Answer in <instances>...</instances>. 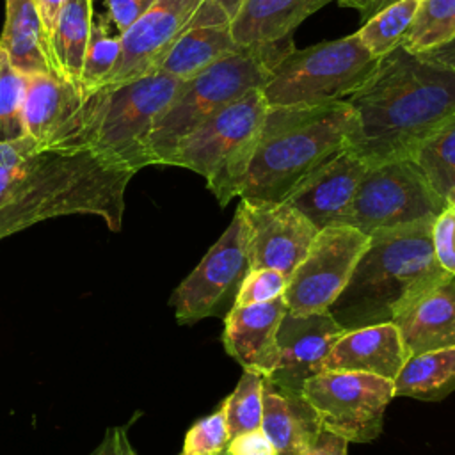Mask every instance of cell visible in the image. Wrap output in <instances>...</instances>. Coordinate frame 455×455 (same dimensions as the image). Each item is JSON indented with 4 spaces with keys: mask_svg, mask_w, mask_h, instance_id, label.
Returning a JSON list of instances; mask_svg holds the SVG:
<instances>
[{
    "mask_svg": "<svg viewBox=\"0 0 455 455\" xmlns=\"http://www.w3.org/2000/svg\"><path fill=\"white\" fill-rule=\"evenodd\" d=\"M135 171L89 146L0 142V240L60 215H98L119 231Z\"/></svg>",
    "mask_w": 455,
    "mask_h": 455,
    "instance_id": "obj_1",
    "label": "cell"
},
{
    "mask_svg": "<svg viewBox=\"0 0 455 455\" xmlns=\"http://www.w3.org/2000/svg\"><path fill=\"white\" fill-rule=\"evenodd\" d=\"M345 101L352 110L347 149L368 167L411 158L455 117V69L398 46Z\"/></svg>",
    "mask_w": 455,
    "mask_h": 455,
    "instance_id": "obj_2",
    "label": "cell"
},
{
    "mask_svg": "<svg viewBox=\"0 0 455 455\" xmlns=\"http://www.w3.org/2000/svg\"><path fill=\"white\" fill-rule=\"evenodd\" d=\"M432 224L421 220L368 236L345 288L327 309L343 331L395 323L450 275L435 259Z\"/></svg>",
    "mask_w": 455,
    "mask_h": 455,
    "instance_id": "obj_3",
    "label": "cell"
},
{
    "mask_svg": "<svg viewBox=\"0 0 455 455\" xmlns=\"http://www.w3.org/2000/svg\"><path fill=\"white\" fill-rule=\"evenodd\" d=\"M350 123L352 110L345 100L267 107L238 196L284 201L311 171L347 146Z\"/></svg>",
    "mask_w": 455,
    "mask_h": 455,
    "instance_id": "obj_4",
    "label": "cell"
},
{
    "mask_svg": "<svg viewBox=\"0 0 455 455\" xmlns=\"http://www.w3.org/2000/svg\"><path fill=\"white\" fill-rule=\"evenodd\" d=\"M181 82L167 73L155 71L80 96L59 146H89L135 172L140 171L149 165L146 155L148 135Z\"/></svg>",
    "mask_w": 455,
    "mask_h": 455,
    "instance_id": "obj_5",
    "label": "cell"
},
{
    "mask_svg": "<svg viewBox=\"0 0 455 455\" xmlns=\"http://www.w3.org/2000/svg\"><path fill=\"white\" fill-rule=\"evenodd\" d=\"M291 46L290 43L284 46L242 48L183 80L148 135V164L167 165L178 144L190 132L247 91L263 87L272 66Z\"/></svg>",
    "mask_w": 455,
    "mask_h": 455,
    "instance_id": "obj_6",
    "label": "cell"
},
{
    "mask_svg": "<svg viewBox=\"0 0 455 455\" xmlns=\"http://www.w3.org/2000/svg\"><path fill=\"white\" fill-rule=\"evenodd\" d=\"M267 107L261 87L247 91L190 132L178 144L167 165L201 174L219 204L226 206L238 196Z\"/></svg>",
    "mask_w": 455,
    "mask_h": 455,
    "instance_id": "obj_7",
    "label": "cell"
},
{
    "mask_svg": "<svg viewBox=\"0 0 455 455\" xmlns=\"http://www.w3.org/2000/svg\"><path fill=\"white\" fill-rule=\"evenodd\" d=\"M377 64L355 32L300 50L291 46L272 66L261 92L268 107L339 101L355 92Z\"/></svg>",
    "mask_w": 455,
    "mask_h": 455,
    "instance_id": "obj_8",
    "label": "cell"
},
{
    "mask_svg": "<svg viewBox=\"0 0 455 455\" xmlns=\"http://www.w3.org/2000/svg\"><path fill=\"white\" fill-rule=\"evenodd\" d=\"M448 203L428 185L411 158L391 160L366 169L339 224L364 235L434 220Z\"/></svg>",
    "mask_w": 455,
    "mask_h": 455,
    "instance_id": "obj_9",
    "label": "cell"
},
{
    "mask_svg": "<svg viewBox=\"0 0 455 455\" xmlns=\"http://www.w3.org/2000/svg\"><path fill=\"white\" fill-rule=\"evenodd\" d=\"M320 427L348 443H370L382 432L393 380L363 371H320L302 386Z\"/></svg>",
    "mask_w": 455,
    "mask_h": 455,
    "instance_id": "obj_10",
    "label": "cell"
},
{
    "mask_svg": "<svg viewBox=\"0 0 455 455\" xmlns=\"http://www.w3.org/2000/svg\"><path fill=\"white\" fill-rule=\"evenodd\" d=\"M249 270L247 228L236 210L228 229L172 291L169 302L174 307L178 323L224 316Z\"/></svg>",
    "mask_w": 455,
    "mask_h": 455,
    "instance_id": "obj_11",
    "label": "cell"
},
{
    "mask_svg": "<svg viewBox=\"0 0 455 455\" xmlns=\"http://www.w3.org/2000/svg\"><path fill=\"white\" fill-rule=\"evenodd\" d=\"M366 243L368 235L345 224L320 229L302 261L288 275L284 290L288 311L299 315L327 311L345 288Z\"/></svg>",
    "mask_w": 455,
    "mask_h": 455,
    "instance_id": "obj_12",
    "label": "cell"
},
{
    "mask_svg": "<svg viewBox=\"0 0 455 455\" xmlns=\"http://www.w3.org/2000/svg\"><path fill=\"white\" fill-rule=\"evenodd\" d=\"M236 210L247 228L251 268H275L290 275L318 233L313 222L286 201L242 199Z\"/></svg>",
    "mask_w": 455,
    "mask_h": 455,
    "instance_id": "obj_13",
    "label": "cell"
},
{
    "mask_svg": "<svg viewBox=\"0 0 455 455\" xmlns=\"http://www.w3.org/2000/svg\"><path fill=\"white\" fill-rule=\"evenodd\" d=\"M201 4L203 0H153L140 20L121 34V55L100 87L155 73Z\"/></svg>",
    "mask_w": 455,
    "mask_h": 455,
    "instance_id": "obj_14",
    "label": "cell"
},
{
    "mask_svg": "<svg viewBox=\"0 0 455 455\" xmlns=\"http://www.w3.org/2000/svg\"><path fill=\"white\" fill-rule=\"evenodd\" d=\"M343 332L329 311L299 315L286 309L277 329V364L268 380L302 393L304 382L323 371L325 357Z\"/></svg>",
    "mask_w": 455,
    "mask_h": 455,
    "instance_id": "obj_15",
    "label": "cell"
},
{
    "mask_svg": "<svg viewBox=\"0 0 455 455\" xmlns=\"http://www.w3.org/2000/svg\"><path fill=\"white\" fill-rule=\"evenodd\" d=\"M366 169L368 165L355 153L343 148L311 171L284 201L311 220L318 231L336 226L347 213Z\"/></svg>",
    "mask_w": 455,
    "mask_h": 455,
    "instance_id": "obj_16",
    "label": "cell"
},
{
    "mask_svg": "<svg viewBox=\"0 0 455 455\" xmlns=\"http://www.w3.org/2000/svg\"><path fill=\"white\" fill-rule=\"evenodd\" d=\"M284 295L251 306H231L224 315L222 343L245 370L268 379L277 364V329L286 313Z\"/></svg>",
    "mask_w": 455,
    "mask_h": 455,
    "instance_id": "obj_17",
    "label": "cell"
},
{
    "mask_svg": "<svg viewBox=\"0 0 455 455\" xmlns=\"http://www.w3.org/2000/svg\"><path fill=\"white\" fill-rule=\"evenodd\" d=\"M242 50L231 30V18L215 0H203L190 25L172 44L156 71L187 80L222 57Z\"/></svg>",
    "mask_w": 455,
    "mask_h": 455,
    "instance_id": "obj_18",
    "label": "cell"
},
{
    "mask_svg": "<svg viewBox=\"0 0 455 455\" xmlns=\"http://www.w3.org/2000/svg\"><path fill=\"white\" fill-rule=\"evenodd\" d=\"M407 357L396 323H375L345 331L325 357L323 371H363L395 380Z\"/></svg>",
    "mask_w": 455,
    "mask_h": 455,
    "instance_id": "obj_19",
    "label": "cell"
},
{
    "mask_svg": "<svg viewBox=\"0 0 455 455\" xmlns=\"http://www.w3.org/2000/svg\"><path fill=\"white\" fill-rule=\"evenodd\" d=\"M332 0H243L231 21L240 48L284 46L295 28Z\"/></svg>",
    "mask_w": 455,
    "mask_h": 455,
    "instance_id": "obj_20",
    "label": "cell"
},
{
    "mask_svg": "<svg viewBox=\"0 0 455 455\" xmlns=\"http://www.w3.org/2000/svg\"><path fill=\"white\" fill-rule=\"evenodd\" d=\"M261 402V430L272 441L277 455H304L323 430L302 393L284 389L265 377Z\"/></svg>",
    "mask_w": 455,
    "mask_h": 455,
    "instance_id": "obj_21",
    "label": "cell"
},
{
    "mask_svg": "<svg viewBox=\"0 0 455 455\" xmlns=\"http://www.w3.org/2000/svg\"><path fill=\"white\" fill-rule=\"evenodd\" d=\"M80 94L53 73L25 75V135L43 146H59Z\"/></svg>",
    "mask_w": 455,
    "mask_h": 455,
    "instance_id": "obj_22",
    "label": "cell"
},
{
    "mask_svg": "<svg viewBox=\"0 0 455 455\" xmlns=\"http://www.w3.org/2000/svg\"><path fill=\"white\" fill-rule=\"evenodd\" d=\"M395 323L409 355L455 347V275L427 291Z\"/></svg>",
    "mask_w": 455,
    "mask_h": 455,
    "instance_id": "obj_23",
    "label": "cell"
},
{
    "mask_svg": "<svg viewBox=\"0 0 455 455\" xmlns=\"http://www.w3.org/2000/svg\"><path fill=\"white\" fill-rule=\"evenodd\" d=\"M0 48L23 75L53 73L34 0H5ZM55 75V73H53Z\"/></svg>",
    "mask_w": 455,
    "mask_h": 455,
    "instance_id": "obj_24",
    "label": "cell"
},
{
    "mask_svg": "<svg viewBox=\"0 0 455 455\" xmlns=\"http://www.w3.org/2000/svg\"><path fill=\"white\" fill-rule=\"evenodd\" d=\"M92 18V0H66L52 43L53 73L78 94L82 92V68Z\"/></svg>",
    "mask_w": 455,
    "mask_h": 455,
    "instance_id": "obj_25",
    "label": "cell"
},
{
    "mask_svg": "<svg viewBox=\"0 0 455 455\" xmlns=\"http://www.w3.org/2000/svg\"><path fill=\"white\" fill-rule=\"evenodd\" d=\"M455 391V347L412 354L393 380L395 396L437 402Z\"/></svg>",
    "mask_w": 455,
    "mask_h": 455,
    "instance_id": "obj_26",
    "label": "cell"
},
{
    "mask_svg": "<svg viewBox=\"0 0 455 455\" xmlns=\"http://www.w3.org/2000/svg\"><path fill=\"white\" fill-rule=\"evenodd\" d=\"M419 4L421 0H395L387 4L363 21L355 30L357 37L373 57L387 55L405 41Z\"/></svg>",
    "mask_w": 455,
    "mask_h": 455,
    "instance_id": "obj_27",
    "label": "cell"
},
{
    "mask_svg": "<svg viewBox=\"0 0 455 455\" xmlns=\"http://www.w3.org/2000/svg\"><path fill=\"white\" fill-rule=\"evenodd\" d=\"M446 203L455 192V117L432 133L411 156Z\"/></svg>",
    "mask_w": 455,
    "mask_h": 455,
    "instance_id": "obj_28",
    "label": "cell"
},
{
    "mask_svg": "<svg viewBox=\"0 0 455 455\" xmlns=\"http://www.w3.org/2000/svg\"><path fill=\"white\" fill-rule=\"evenodd\" d=\"M119 55L121 34L116 30L107 14L94 16L82 68L80 96H87L101 85V82L107 78V75L117 62Z\"/></svg>",
    "mask_w": 455,
    "mask_h": 455,
    "instance_id": "obj_29",
    "label": "cell"
},
{
    "mask_svg": "<svg viewBox=\"0 0 455 455\" xmlns=\"http://www.w3.org/2000/svg\"><path fill=\"white\" fill-rule=\"evenodd\" d=\"M455 36V0H421L402 46L423 53Z\"/></svg>",
    "mask_w": 455,
    "mask_h": 455,
    "instance_id": "obj_30",
    "label": "cell"
},
{
    "mask_svg": "<svg viewBox=\"0 0 455 455\" xmlns=\"http://www.w3.org/2000/svg\"><path fill=\"white\" fill-rule=\"evenodd\" d=\"M261 393H263V377L259 373L243 370L231 395L226 396V400L220 403L226 414L229 439L242 432L261 427V416H263Z\"/></svg>",
    "mask_w": 455,
    "mask_h": 455,
    "instance_id": "obj_31",
    "label": "cell"
},
{
    "mask_svg": "<svg viewBox=\"0 0 455 455\" xmlns=\"http://www.w3.org/2000/svg\"><path fill=\"white\" fill-rule=\"evenodd\" d=\"M25 75L20 73L0 48V142L25 135L23 124Z\"/></svg>",
    "mask_w": 455,
    "mask_h": 455,
    "instance_id": "obj_32",
    "label": "cell"
},
{
    "mask_svg": "<svg viewBox=\"0 0 455 455\" xmlns=\"http://www.w3.org/2000/svg\"><path fill=\"white\" fill-rule=\"evenodd\" d=\"M229 443L228 421L224 409L219 407L212 414L197 419L185 434L183 451L185 455H213L226 453Z\"/></svg>",
    "mask_w": 455,
    "mask_h": 455,
    "instance_id": "obj_33",
    "label": "cell"
},
{
    "mask_svg": "<svg viewBox=\"0 0 455 455\" xmlns=\"http://www.w3.org/2000/svg\"><path fill=\"white\" fill-rule=\"evenodd\" d=\"M288 275L275 268H251L243 277L233 306H251L268 302L284 295Z\"/></svg>",
    "mask_w": 455,
    "mask_h": 455,
    "instance_id": "obj_34",
    "label": "cell"
},
{
    "mask_svg": "<svg viewBox=\"0 0 455 455\" xmlns=\"http://www.w3.org/2000/svg\"><path fill=\"white\" fill-rule=\"evenodd\" d=\"M434 254L441 268L455 275V204H448L432 224Z\"/></svg>",
    "mask_w": 455,
    "mask_h": 455,
    "instance_id": "obj_35",
    "label": "cell"
},
{
    "mask_svg": "<svg viewBox=\"0 0 455 455\" xmlns=\"http://www.w3.org/2000/svg\"><path fill=\"white\" fill-rule=\"evenodd\" d=\"M153 0H105L107 16L119 34L133 27L140 16L149 9Z\"/></svg>",
    "mask_w": 455,
    "mask_h": 455,
    "instance_id": "obj_36",
    "label": "cell"
},
{
    "mask_svg": "<svg viewBox=\"0 0 455 455\" xmlns=\"http://www.w3.org/2000/svg\"><path fill=\"white\" fill-rule=\"evenodd\" d=\"M226 455H277V450L259 427L231 437Z\"/></svg>",
    "mask_w": 455,
    "mask_h": 455,
    "instance_id": "obj_37",
    "label": "cell"
},
{
    "mask_svg": "<svg viewBox=\"0 0 455 455\" xmlns=\"http://www.w3.org/2000/svg\"><path fill=\"white\" fill-rule=\"evenodd\" d=\"M64 2L66 0H34L50 64H52V43L55 37V30H57V23H59V16L64 7Z\"/></svg>",
    "mask_w": 455,
    "mask_h": 455,
    "instance_id": "obj_38",
    "label": "cell"
},
{
    "mask_svg": "<svg viewBox=\"0 0 455 455\" xmlns=\"http://www.w3.org/2000/svg\"><path fill=\"white\" fill-rule=\"evenodd\" d=\"M347 448H348L347 439L332 432L322 430L316 441L304 451V455H348Z\"/></svg>",
    "mask_w": 455,
    "mask_h": 455,
    "instance_id": "obj_39",
    "label": "cell"
},
{
    "mask_svg": "<svg viewBox=\"0 0 455 455\" xmlns=\"http://www.w3.org/2000/svg\"><path fill=\"white\" fill-rule=\"evenodd\" d=\"M421 55H425V57H428L432 60H437V62H441V64H444V66H448L451 69H455V36L450 37L448 41H444V43H441V44L423 52Z\"/></svg>",
    "mask_w": 455,
    "mask_h": 455,
    "instance_id": "obj_40",
    "label": "cell"
},
{
    "mask_svg": "<svg viewBox=\"0 0 455 455\" xmlns=\"http://www.w3.org/2000/svg\"><path fill=\"white\" fill-rule=\"evenodd\" d=\"M114 455H137L128 441V435L123 430L114 432V443H112Z\"/></svg>",
    "mask_w": 455,
    "mask_h": 455,
    "instance_id": "obj_41",
    "label": "cell"
},
{
    "mask_svg": "<svg viewBox=\"0 0 455 455\" xmlns=\"http://www.w3.org/2000/svg\"><path fill=\"white\" fill-rule=\"evenodd\" d=\"M341 7H350V9H357L361 12V18H364L368 14V11L375 5L377 0H336Z\"/></svg>",
    "mask_w": 455,
    "mask_h": 455,
    "instance_id": "obj_42",
    "label": "cell"
},
{
    "mask_svg": "<svg viewBox=\"0 0 455 455\" xmlns=\"http://www.w3.org/2000/svg\"><path fill=\"white\" fill-rule=\"evenodd\" d=\"M226 12H228V16L231 18V21H233V18L236 16V12L240 11V7H242V4H243V0H215Z\"/></svg>",
    "mask_w": 455,
    "mask_h": 455,
    "instance_id": "obj_43",
    "label": "cell"
},
{
    "mask_svg": "<svg viewBox=\"0 0 455 455\" xmlns=\"http://www.w3.org/2000/svg\"><path fill=\"white\" fill-rule=\"evenodd\" d=\"M391 2H393V0H377V2H375V5H373V7H371V9H370V11H368V14H366V16H364V18H363V21H364V20H366V18H370V16H371V14H375V12H377V11H380V9H382V7H386V5H387V4H391Z\"/></svg>",
    "mask_w": 455,
    "mask_h": 455,
    "instance_id": "obj_44",
    "label": "cell"
},
{
    "mask_svg": "<svg viewBox=\"0 0 455 455\" xmlns=\"http://www.w3.org/2000/svg\"><path fill=\"white\" fill-rule=\"evenodd\" d=\"M448 204H455V192L450 196V199H448Z\"/></svg>",
    "mask_w": 455,
    "mask_h": 455,
    "instance_id": "obj_45",
    "label": "cell"
},
{
    "mask_svg": "<svg viewBox=\"0 0 455 455\" xmlns=\"http://www.w3.org/2000/svg\"><path fill=\"white\" fill-rule=\"evenodd\" d=\"M181 455H185V453H181ZM213 455H226V453H213Z\"/></svg>",
    "mask_w": 455,
    "mask_h": 455,
    "instance_id": "obj_46",
    "label": "cell"
},
{
    "mask_svg": "<svg viewBox=\"0 0 455 455\" xmlns=\"http://www.w3.org/2000/svg\"><path fill=\"white\" fill-rule=\"evenodd\" d=\"M393 2H395V0H393Z\"/></svg>",
    "mask_w": 455,
    "mask_h": 455,
    "instance_id": "obj_47",
    "label": "cell"
}]
</instances>
